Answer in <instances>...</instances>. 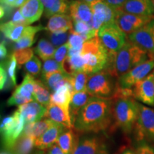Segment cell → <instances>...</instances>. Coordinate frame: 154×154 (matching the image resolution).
<instances>
[{
	"mask_svg": "<svg viewBox=\"0 0 154 154\" xmlns=\"http://www.w3.org/2000/svg\"><path fill=\"white\" fill-rule=\"evenodd\" d=\"M112 99L92 96L77 114L74 129L80 134H88L110 128L112 124Z\"/></svg>",
	"mask_w": 154,
	"mask_h": 154,
	"instance_id": "1",
	"label": "cell"
},
{
	"mask_svg": "<svg viewBox=\"0 0 154 154\" xmlns=\"http://www.w3.org/2000/svg\"><path fill=\"white\" fill-rule=\"evenodd\" d=\"M148 58L146 51L128 39L116 56L110 55L105 71L114 78H119L135 66L148 61Z\"/></svg>",
	"mask_w": 154,
	"mask_h": 154,
	"instance_id": "2",
	"label": "cell"
},
{
	"mask_svg": "<svg viewBox=\"0 0 154 154\" xmlns=\"http://www.w3.org/2000/svg\"><path fill=\"white\" fill-rule=\"evenodd\" d=\"M112 101V124L109 130L113 131L116 128H121L124 134H130L138 119L139 103L134 98Z\"/></svg>",
	"mask_w": 154,
	"mask_h": 154,
	"instance_id": "3",
	"label": "cell"
},
{
	"mask_svg": "<svg viewBox=\"0 0 154 154\" xmlns=\"http://www.w3.org/2000/svg\"><path fill=\"white\" fill-rule=\"evenodd\" d=\"M84 59V69L88 76L105 70L109 61V52L99 36L84 42L82 49Z\"/></svg>",
	"mask_w": 154,
	"mask_h": 154,
	"instance_id": "4",
	"label": "cell"
},
{
	"mask_svg": "<svg viewBox=\"0 0 154 154\" xmlns=\"http://www.w3.org/2000/svg\"><path fill=\"white\" fill-rule=\"evenodd\" d=\"M25 121L18 109L12 115L5 117L2 121V138L4 146L8 151H11L15 143L22 135L25 127Z\"/></svg>",
	"mask_w": 154,
	"mask_h": 154,
	"instance_id": "5",
	"label": "cell"
},
{
	"mask_svg": "<svg viewBox=\"0 0 154 154\" xmlns=\"http://www.w3.org/2000/svg\"><path fill=\"white\" fill-rule=\"evenodd\" d=\"M113 79L114 77L105 70L91 75L86 84L87 91L96 97L111 99L117 84Z\"/></svg>",
	"mask_w": 154,
	"mask_h": 154,
	"instance_id": "6",
	"label": "cell"
},
{
	"mask_svg": "<svg viewBox=\"0 0 154 154\" xmlns=\"http://www.w3.org/2000/svg\"><path fill=\"white\" fill-rule=\"evenodd\" d=\"M98 36L109 53L116 54L126 42V34L116 22L103 25L98 32Z\"/></svg>",
	"mask_w": 154,
	"mask_h": 154,
	"instance_id": "7",
	"label": "cell"
},
{
	"mask_svg": "<svg viewBox=\"0 0 154 154\" xmlns=\"http://www.w3.org/2000/svg\"><path fill=\"white\" fill-rule=\"evenodd\" d=\"M137 140H148L154 143V109L139 103V113L134 126Z\"/></svg>",
	"mask_w": 154,
	"mask_h": 154,
	"instance_id": "8",
	"label": "cell"
},
{
	"mask_svg": "<svg viewBox=\"0 0 154 154\" xmlns=\"http://www.w3.org/2000/svg\"><path fill=\"white\" fill-rule=\"evenodd\" d=\"M90 6L93 12L91 24L97 34L103 25L115 22L116 9L108 5L104 0H96Z\"/></svg>",
	"mask_w": 154,
	"mask_h": 154,
	"instance_id": "9",
	"label": "cell"
},
{
	"mask_svg": "<svg viewBox=\"0 0 154 154\" xmlns=\"http://www.w3.org/2000/svg\"><path fill=\"white\" fill-rule=\"evenodd\" d=\"M35 82L36 79L34 76L29 74L25 75L22 84L17 86L10 98L7 100V105L9 106H20L25 103L35 101L34 98Z\"/></svg>",
	"mask_w": 154,
	"mask_h": 154,
	"instance_id": "10",
	"label": "cell"
},
{
	"mask_svg": "<svg viewBox=\"0 0 154 154\" xmlns=\"http://www.w3.org/2000/svg\"><path fill=\"white\" fill-rule=\"evenodd\" d=\"M153 19L154 17L138 16L117 9L115 22L125 34L130 35Z\"/></svg>",
	"mask_w": 154,
	"mask_h": 154,
	"instance_id": "11",
	"label": "cell"
},
{
	"mask_svg": "<svg viewBox=\"0 0 154 154\" xmlns=\"http://www.w3.org/2000/svg\"><path fill=\"white\" fill-rule=\"evenodd\" d=\"M153 68L154 59H149L119 77L117 82L121 87L131 88L136 84L149 76V74Z\"/></svg>",
	"mask_w": 154,
	"mask_h": 154,
	"instance_id": "12",
	"label": "cell"
},
{
	"mask_svg": "<svg viewBox=\"0 0 154 154\" xmlns=\"http://www.w3.org/2000/svg\"><path fill=\"white\" fill-rule=\"evenodd\" d=\"M128 40L154 56V19L139 29L128 35Z\"/></svg>",
	"mask_w": 154,
	"mask_h": 154,
	"instance_id": "13",
	"label": "cell"
},
{
	"mask_svg": "<svg viewBox=\"0 0 154 154\" xmlns=\"http://www.w3.org/2000/svg\"><path fill=\"white\" fill-rule=\"evenodd\" d=\"M72 154H109L106 145L97 136H84L79 138Z\"/></svg>",
	"mask_w": 154,
	"mask_h": 154,
	"instance_id": "14",
	"label": "cell"
},
{
	"mask_svg": "<svg viewBox=\"0 0 154 154\" xmlns=\"http://www.w3.org/2000/svg\"><path fill=\"white\" fill-rule=\"evenodd\" d=\"M134 98L144 104L154 106V74L140 81L133 88Z\"/></svg>",
	"mask_w": 154,
	"mask_h": 154,
	"instance_id": "15",
	"label": "cell"
},
{
	"mask_svg": "<svg viewBox=\"0 0 154 154\" xmlns=\"http://www.w3.org/2000/svg\"><path fill=\"white\" fill-rule=\"evenodd\" d=\"M66 129L62 125L54 122L53 124L42 135L36 139L35 148L40 151H48L51 146L57 143L59 136Z\"/></svg>",
	"mask_w": 154,
	"mask_h": 154,
	"instance_id": "16",
	"label": "cell"
},
{
	"mask_svg": "<svg viewBox=\"0 0 154 154\" xmlns=\"http://www.w3.org/2000/svg\"><path fill=\"white\" fill-rule=\"evenodd\" d=\"M47 108L38 102L34 101L20 106L18 110L24 117L25 124H32L42 120L45 117Z\"/></svg>",
	"mask_w": 154,
	"mask_h": 154,
	"instance_id": "17",
	"label": "cell"
},
{
	"mask_svg": "<svg viewBox=\"0 0 154 154\" xmlns=\"http://www.w3.org/2000/svg\"><path fill=\"white\" fill-rule=\"evenodd\" d=\"M121 9L138 16L154 17V7L151 0H126Z\"/></svg>",
	"mask_w": 154,
	"mask_h": 154,
	"instance_id": "18",
	"label": "cell"
},
{
	"mask_svg": "<svg viewBox=\"0 0 154 154\" xmlns=\"http://www.w3.org/2000/svg\"><path fill=\"white\" fill-rule=\"evenodd\" d=\"M69 15L73 21L91 23L93 17L90 5L82 0H72L69 2Z\"/></svg>",
	"mask_w": 154,
	"mask_h": 154,
	"instance_id": "19",
	"label": "cell"
},
{
	"mask_svg": "<svg viewBox=\"0 0 154 154\" xmlns=\"http://www.w3.org/2000/svg\"><path fill=\"white\" fill-rule=\"evenodd\" d=\"M74 92V88L72 84V77H71L69 82L64 85L61 86L55 91L51 93V103L59 106L65 110L69 111L71 100Z\"/></svg>",
	"mask_w": 154,
	"mask_h": 154,
	"instance_id": "20",
	"label": "cell"
},
{
	"mask_svg": "<svg viewBox=\"0 0 154 154\" xmlns=\"http://www.w3.org/2000/svg\"><path fill=\"white\" fill-rule=\"evenodd\" d=\"M74 28V21L70 15L67 14H56L49 19L45 29L51 33L66 32Z\"/></svg>",
	"mask_w": 154,
	"mask_h": 154,
	"instance_id": "21",
	"label": "cell"
},
{
	"mask_svg": "<svg viewBox=\"0 0 154 154\" xmlns=\"http://www.w3.org/2000/svg\"><path fill=\"white\" fill-rule=\"evenodd\" d=\"M19 10L27 24H30L41 18L44 7L40 0H26Z\"/></svg>",
	"mask_w": 154,
	"mask_h": 154,
	"instance_id": "22",
	"label": "cell"
},
{
	"mask_svg": "<svg viewBox=\"0 0 154 154\" xmlns=\"http://www.w3.org/2000/svg\"><path fill=\"white\" fill-rule=\"evenodd\" d=\"M46 118L62 125L66 128H74L70 112L59 106L50 103L45 114Z\"/></svg>",
	"mask_w": 154,
	"mask_h": 154,
	"instance_id": "23",
	"label": "cell"
},
{
	"mask_svg": "<svg viewBox=\"0 0 154 154\" xmlns=\"http://www.w3.org/2000/svg\"><path fill=\"white\" fill-rule=\"evenodd\" d=\"M70 74L66 72H57L51 74L42 75V81L53 93L61 86L64 85L71 79Z\"/></svg>",
	"mask_w": 154,
	"mask_h": 154,
	"instance_id": "24",
	"label": "cell"
},
{
	"mask_svg": "<svg viewBox=\"0 0 154 154\" xmlns=\"http://www.w3.org/2000/svg\"><path fill=\"white\" fill-rule=\"evenodd\" d=\"M44 7V15L50 18L56 14H67L69 11L68 0H40Z\"/></svg>",
	"mask_w": 154,
	"mask_h": 154,
	"instance_id": "25",
	"label": "cell"
},
{
	"mask_svg": "<svg viewBox=\"0 0 154 154\" xmlns=\"http://www.w3.org/2000/svg\"><path fill=\"white\" fill-rule=\"evenodd\" d=\"M74 128H66L58 138L57 143L64 154H72L78 140Z\"/></svg>",
	"mask_w": 154,
	"mask_h": 154,
	"instance_id": "26",
	"label": "cell"
},
{
	"mask_svg": "<svg viewBox=\"0 0 154 154\" xmlns=\"http://www.w3.org/2000/svg\"><path fill=\"white\" fill-rule=\"evenodd\" d=\"M44 29H46L40 25L38 26H26L24 29L22 37L14 44V49L15 51L28 49L29 47H32L35 42L36 34L39 31Z\"/></svg>",
	"mask_w": 154,
	"mask_h": 154,
	"instance_id": "27",
	"label": "cell"
},
{
	"mask_svg": "<svg viewBox=\"0 0 154 154\" xmlns=\"http://www.w3.org/2000/svg\"><path fill=\"white\" fill-rule=\"evenodd\" d=\"M92 96H91L87 91L73 93L70 103V107H69V112H70L73 125H74V120L77 114L81 109L88 103V101Z\"/></svg>",
	"mask_w": 154,
	"mask_h": 154,
	"instance_id": "28",
	"label": "cell"
},
{
	"mask_svg": "<svg viewBox=\"0 0 154 154\" xmlns=\"http://www.w3.org/2000/svg\"><path fill=\"white\" fill-rule=\"evenodd\" d=\"M28 25L17 24L12 21L1 24V32L5 37L11 42H18L24 33V29Z\"/></svg>",
	"mask_w": 154,
	"mask_h": 154,
	"instance_id": "29",
	"label": "cell"
},
{
	"mask_svg": "<svg viewBox=\"0 0 154 154\" xmlns=\"http://www.w3.org/2000/svg\"><path fill=\"white\" fill-rule=\"evenodd\" d=\"M53 123L54 121L50 119H45L37 122L26 124L22 134L37 139L53 124Z\"/></svg>",
	"mask_w": 154,
	"mask_h": 154,
	"instance_id": "30",
	"label": "cell"
},
{
	"mask_svg": "<svg viewBox=\"0 0 154 154\" xmlns=\"http://www.w3.org/2000/svg\"><path fill=\"white\" fill-rule=\"evenodd\" d=\"M35 138L22 134L11 150V154H30L35 147Z\"/></svg>",
	"mask_w": 154,
	"mask_h": 154,
	"instance_id": "31",
	"label": "cell"
},
{
	"mask_svg": "<svg viewBox=\"0 0 154 154\" xmlns=\"http://www.w3.org/2000/svg\"><path fill=\"white\" fill-rule=\"evenodd\" d=\"M51 91L42 81L36 79L34 90V100L47 108L51 103Z\"/></svg>",
	"mask_w": 154,
	"mask_h": 154,
	"instance_id": "32",
	"label": "cell"
},
{
	"mask_svg": "<svg viewBox=\"0 0 154 154\" xmlns=\"http://www.w3.org/2000/svg\"><path fill=\"white\" fill-rule=\"evenodd\" d=\"M56 48L49 40L42 38L39 40L35 48V52L42 60L47 61L52 59L54 56Z\"/></svg>",
	"mask_w": 154,
	"mask_h": 154,
	"instance_id": "33",
	"label": "cell"
},
{
	"mask_svg": "<svg viewBox=\"0 0 154 154\" xmlns=\"http://www.w3.org/2000/svg\"><path fill=\"white\" fill-rule=\"evenodd\" d=\"M88 74L84 71L76 72L72 74V84L74 92L87 91L86 84L88 81Z\"/></svg>",
	"mask_w": 154,
	"mask_h": 154,
	"instance_id": "34",
	"label": "cell"
},
{
	"mask_svg": "<svg viewBox=\"0 0 154 154\" xmlns=\"http://www.w3.org/2000/svg\"><path fill=\"white\" fill-rule=\"evenodd\" d=\"M6 67H7V72L9 77L10 82H11V84L13 86H16L17 61L14 54L9 56L8 59L6 61Z\"/></svg>",
	"mask_w": 154,
	"mask_h": 154,
	"instance_id": "35",
	"label": "cell"
},
{
	"mask_svg": "<svg viewBox=\"0 0 154 154\" xmlns=\"http://www.w3.org/2000/svg\"><path fill=\"white\" fill-rule=\"evenodd\" d=\"M57 72H66L64 69H63L62 63L57 62L55 59H50L47 61H44L43 67H42V75L51 74V73H54Z\"/></svg>",
	"mask_w": 154,
	"mask_h": 154,
	"instance_id": "36",
	"label": "cell"
},
{
	"mask_svg": "<svg viewBox=\"0 0 154 154\" xmlns=\"http://www.w3.org/2000/svg\"><path fill=\"white\" fill-rule=\"evenodd\" d=\"M69 34L68 32H59V33H51L47 32V36L49 41L55 48H59L68 42Z\"/></svg>",
	"mask_w": 154,
	"mask_h": 154,
	"instance_id": "37",
	"label": "cell"
},
{
	"mask_svg": "<svg viewBox=\"0 0 154 154\" xmlns=\"http://www.w3.org/2000/svg\"><path fill=\"white\" fill-rule=\"evenodd\" d=\"M13 54H14L17 61V63L19 65L25 64L34 57L33 50L30 49V48L17 50V51H14Z\"/></svg>",
	"mask_w": 154,
	"mask_h": 154,
	"instance_id": "38",
	"label": "cell"
},
{
	"mask_svg": "<svg viewBox=\"0 0 154 154\" xmlns=\"http://www.w3.org/2000/svg\"><path fill=\"white\" fill-rule=\"evenodd\" d=\"M84 42H85V40L80 34L75 33L74 31L71 30L68 42H67L69 48L82 51Z\"/></svg>",
	"mask_w": 154,
	"mask_h": 154,
	"instance_id": "39",
	"label": "cell"
},
{
	"mask_svg": "<svg viewBox=\"0 0 154 154\" xmlns=\"http://www.w3.org/2000/svg\"><path fill=\"white\" fill-rule=\"evenodd\" d=\"M42 63L39 59L36 57L32 58L31 60L24 64V70L32 76H36L41 72Z\"/></svg>",
	"mask_w": 154,
	"mask_h": 154,
	"instance_id": "40",
	"label": "cell"
},
{
	"mask_svg": "<svg viewBox=\"0 0 154 154\" xmlns=\"http://www.w3.org/2000/svg\"><path fill=\"white\" fill-rule=\"evenodd\" d=\"M69 49V47L68 44H65L61 46L59 48H57L56 49L54 56V58L57 62L60 63H63L64 61L66 60L67 55H68V51Z\"/></svg>",
	"mask_w": 154,
	"mask_h": 154,
	"instance_id": "41",
	"label": "cell"
},
{
	"mask_svg": "<svg viewBox=\"0 0 154 154\" xmlns=\"http://www.w3.org/2000/svg\"><path fill=\"white\" fill-rule=\"evenodd\" d=\"M136 154H154V149L149 143L142 142L135 150Z\"/></svg>",
	"mask_w": 154,
	"mask_h": 154,
	"instance_id": "42",
	"label": "cell"
},
{
	"mask_svg": "<svg viewBox=\"0 0 154 154\" xmlns=\"http://www.w3.org/2000/svg\"><path fill=\"white\" fill-rule=\"evenodd\" d=\"M7 72L3 65L1 64V67H0V88L1 90H3L5 88V86L7 85Z\"/></svg>",
	"mask_w": 154,
	"mask_h": 154,
	"instance_id": "43",
	"label": "cell"
},
{
	"mask_svg": "<svg viewBox=\"0 0 154 154\" xmlns=\"http://www.w3.org/2000/svg\"><path fill=\"white\" fill-rule=\"evenodd\" d=\"M108 5L115 9H121L124 5L126 0H104Z\"/></svg>",
	"mask_w": 154,
	"mask_h": 154,
	"instance_id": "44",
	"label": "cell"
},
{
	"mask_svg": "<svg viewBox=\"0 0 154 154\" xmlns=\"http://www.w3.org/2000/svg\"><path fill=\"white\" fill-rule=\"evenodd\" d=\"M11 21L14 22V23H17V24H22L28 25L27 23L26 22V20H25L22 14H21L20 10H19V9L15 11L14 14H13Z\"/></svg>",
	"mask_w": 154,
	"mask_h": 154,
	"instance_id": "45",
	"label": "cell"
},
{
	"mask_svg": "<svg viewBox=\"0 0 154 154\" xmlns=\"http://www.w3.org/2000/svg\"><path fill=\"white\" fill-rule=\"evenodd\" d=\"M115 154H136L135 150L128 146H123Z\"/></svg>",
	"mask_w": 154,
	"mask_h": 154,
	"instance_id": "46",
	"label": "cell"
},
{
	"mask_svg": "<svg viewBox=\"0 0 154 154\" xmlns=\"http://www.w3.org/2000/svg\"><path fill=\"white\" fill-rule=\"evenodd\" d=\"M47 154H64V153L57 144H54L48 150Z\"/></svg>",
	"mask_w": 154,
	"mask_h": 154,
	"instance_id": "47",
	"label": "cell"
},
{
	"mask_svg": "<svg viewBox=\"0 0 154 154\" xmlns=\"http://www.w3.org/2000/svg\"><path fill=\"white\" fill-rule=\"evenodd\" d=\"M7 55H8V52H7V49L5 44L1 43L0 44V58H1V60L3 61L4 59H5L7 57Z\"/></svg>",
	"mask_w": 154,
	"mask_h": 154,
	"instance_id": "48",
	"label": "cell"
},
{
	"mask_svg": "<svg viewBox=\"0 0 154 154\" xmlns=\"http://www.w3.org/2000/svg\"><path fill=\"white\" fill-rule=\"evenodd\" d=\"M16 1L17 0H1V4H4V5L9 6V7H14Z\"/></svg>",
	"mask_w": 154,
	"mask_h": 154,
	"instance_id": "49",
	"label": "cell"
},
{
	"mask_svg": "<svg viewBox=\"0 0 154 154\" xmlns=\"http://www.w3.org/2000/svg\"><path fill=\"white\" fill-rule=\"evenodd\" d=\"M26 0H17L16 2L14 4V8H17V7H21L26 2Z\"/></svg>",
	"mask_w": 154,
	"mask_h": 154,
	"instance_id": "50",
	"label": "cell"
},
{
	"mask_svg": "<svg viewBox=\"0 0 154 154\" xmlns=\"http://www.w3.org/2000/svg\"><path fill=\"white\" fill-rule=\"evenodd\" d=\"M0 11H1V14H0V17H1V19L5 17V10L4 9V7L1 5V7H0Z\"/></svg>",
	"mask_w": 154,
	"mask_h": 154,
	"instance_id": "51",
	"label": "cell"
},
{
	"mask_svg": "<svg viewBox=\"0 0 154 154\" xmlns=\"http://www.w3.org/2000/svg\"><path fill=\"white\" fill-rule=\"evenodd\" d=\"M82 1L88 3V5H91V3H93L94 2H95V1H96V0H82Z\"/></svg>",
	"mask_w": 154,
	"mask_h": 154,
	"instance_id": "52",
	"label": "cell"
},
{
	"mask_svg": "<svg viewBox=\"0 0 154 154\" xmlns=\"http://www.w3.org/2000/svg\"><path fill=\"white\" fill-rule=\"evenodd\" d=\"M152 3H153V7H154V0H151Z\"/></svg>",
	"mask_w": 154,
	"mask_h": 154,
	"instance_id": "53",
	"label": "cell"
},
{
	"mask_svg": "<svg viewBox=\"0 0 154 154\" xmlns=\"http://www.w3.org/2000/svg\"><path fill=\"white\" fill-rule=\"evenodd\" d=\"M1 154H9V153H5V152H4V153H1Z\"/></svg>",
	"mask_w": 154,
	"mask_h": 154,
	"instance_id": "54",
	"label": "cell"
},
{
	"mask_svg": "<svg viewBox=\"0 0 154 154\" xmlns=\"http://www.w3.org/2000/svg\"><path fill=\"white\" fill-rule=\"evenodd\" d=\"M153 57V59H154V56H153V57Z\"/></svg>",
	"mask_w": 154,
	"mask_h": 154,
	"instance_id": "55",
	"label": "cell"
},
{
	"mask_svg": "<svg viewBox=\"0 0 154 154\" xmlns=\"http://www.w3.org/2000/svg\"><path fill=\"white\" fill-rule=\"evenodd\" d=\"M153 74H154V72H153Z\"/></svg>",
	"mask_w": 154,
	"mask_h": 154,
	"instance_id": "56",
	"label": "cell"
}]
</instances>
